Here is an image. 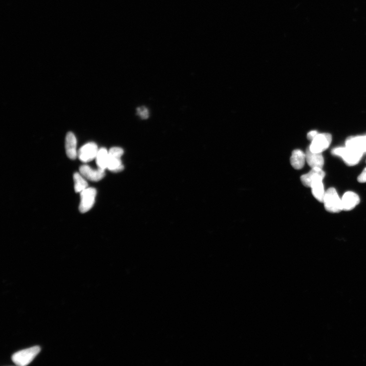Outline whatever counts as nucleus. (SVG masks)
<instances>
[{
	"mask_svg": "<svg viewBox=\"0 0 366 366\" xmlns=\"http://www.w3.org/2000/svg\"><path fill=\"white\" fill-rule=\"evenodd\" d=\"M332 154L342 158L346 165L350 167L357 165L364 154L358 151L346 146L333 149Z\"/></svg>",
	"mask_w": 366,
	"mask_h": 366,
	"instance_id": "obj_1",
	"label": "nucleus"
},
{
	"mask_svg": "<svg viewBox=\"0 0 366 366\" xmlns=\"http://www.w3.org/2000/svg\"><path fill=\"white\" fill-rule=\"evenodd\" d=\"M323 203L325 209L330 213H337L343 210L342 200L334 188L325 192Z\"/></svg>",
	"mask_w": 366,
	"mask_h": 366,
	"instance_id": "obj_2",
	"label": "nucleus"
},
{
	"mask_svg": "<svg viewBox=\"0 0 366 366\" xmlns=\"http://www.w3.org/2000/svg\"><path fill=\"white\" fill-rule=\"evenodd\" d=\"M40 351L41 347L38 346L23 349L14 353L12 356V360L18 366H27L34 360Z\"/></svg>",
	"mask_w": 366,
	"mask_h": 366,
	"instance_id": "obj_3",
	"label": "nucleus"
},
{
	"mask_svg": "<svg viewBox=\"0 0 366 366\" xmlns=\"http://www.w3.org/2000/svg\"><path fill=\"white\" fill-rule=\"evenodd\" d=\"M332 140V136L331 134L319 133L311 141L309 149L313 153H322L329 147Z\"/></svg>",
	"mask_w": 366,
	"mask_h": 366,
	"instance_id": "obj_4",
	"label": "nucleus"
},
{
	"mask_svg": "<svg viewBox=\"0 0 366 366\" xmlns=\"http://www.w3.org/2000/svg\"><path fill=\"white\" fill-rule=\"evenodd\" d=\"M79 210L82 213L90 210L95 203L97 191L95 188L87 187L81 193Z\"/></svg>",
	"mask_w": 366,
	"mask_h": 366,
	"instance_id": "obj_5",
	"label": "nucleus"
},
{
	"mask_svg": "<svg viewBox=\"0 0 366 366\" xmlns=\"http://www.w3.org/2000/svg\"><path fill=\"white\" fill-rule=\"evenodd\" d=\"M98 150L97 145L95 143H87L80 149L78 157L83 162H89L96 159Z\"/></svg>",
	"mask_w": 366,
	"mask_h": 366,
	"instance_id": "obj_6",
	"label": "nucleus"
},
{
	"mask_svg": "<svg viewBox=\"0 0 366 366\" xmlns=\"http://www.w3.org/2000/svg\"><path fill=\"white\" fill-rule=\"evenodd\" d=\"M325 175L322 169L314 168L307 173L302 175L301 177V181L305 186L311 188L314 182L319 180L323 181Z\"/></svg>",
	"mask_w": 366,
	"mask_h": 366,
	"instance_id": "obj_7",
	"label": "nucleus"
},
{
	"mask_svg": "<svg viewBox=\"0 0 366 366\" xmlns=\"http://www.w3.org/2000/svg\"><path fill=\"white\" fill-rule=\"evenodd\" d=\"M80 172L85 178L92 182H98L102 180L106 174L105 170L99 168L94 170L87 165L81 166L80 168Z\"/></svg>",
	"mask_w": 366,
	"mask_h": 366,
	"instance_id": "obj_8",
	"label": "nucleus"
},
{
	"mask_svg": "<svg viewBox=\"0 0 366 366\" xmlns=\"http://www.w3.org/2000/svg\"><path fill=\"white\" fill-rule=\"evenodd\" d=\"M347 147L355 149L364 154L366 153V135L350 136L345 142Z\"/></svg>",
	"mask_w": 366,
	"mask_h": 366,
	"instance_id": "obj_9",
	"label": "nucleus"
},
{
	"mask_svg": "<svg viewBox=\"0 0 366 366\" xmlns=\"http://www.w3.org/2000/svg\"><path fill=\"white\" fill-rule=\"evenodd\" d=\"M77 140L75 135L71 132H68L66 136L65 149L68 157L72 160L78 157Z\"/></svg>",
	"mask_w": 366,
	"mask_h": 366,
	"instance_id": "obj_10",
	"label": "nucleus"
},
{
	"mask_svg": "<svg viewBox=\"0 0 366 366\" xmlns=\"http://www.w3.org/2000/svg\"><path fill=\"white\" fill-rule=\"evenodd\" d=\"M342 204L343 210L348 211L354 209L360 202L359 195L351 192L346 193L343 196Z\"/></svg>",
	"mask_w": 366,
	"mask_h": 366,
	"instance_id": "obj_11",
	"label": "nucleus"
},
{
	"mask_svg": "<svg viewBox=\"0 0 366 366\" xmlns=\"http://www.w3.org/2000/svg\"><path fill=\"white\" fill-rule=\"evenodd\" d=\"M306 161V153L303 151L296 149L293 151L290 162L292 166L296 170H301L304 167Z\"/></svg>",
	"mask_w": 366,
	"mask_h": 366,
	"instance_id": "obj_12",
	"label": "nucleus"
},
{
	"mask_svg": "<svg viewBox=\"0 0 366 366\" xmlns=\"http://www.w3.org/2000/svg\"><path fill=\"white\" fill-rule=\"evenodd\" d=\"M306 161L311 168L322 169L324 165V158L322 153H315L311 152L309 148L306 152Z\"/></svg>",
	"mask_w": 366,
	"mask_h": 366,
	"instance_id": "obj_13",
	"label": "nucleus"
},
{
	"mask_svg": "<svg viewBox=\"0 0 366 366\" xmlns=\"http://www.w3.org/2000/svg\"><path fill=\"white\" fill-rule=\"evenodd\" d=\"M311 188L314 197L320 203H323L325 192L324 190L323 181L319 180L314 182Z\"/></svg>",
	"mask_w": 366,
	"mask_h": 366,
	"instance_id": "obj_14",
	"label": "nucleus"
},
{
	"mask_svg": "<svg viewBox=\"0 0 366 366\" xmlns=\"http://www.w3.org/2000/svg\"><path fill=\"white\" fill-rule=\"evenodd\" d=\"M108 160V152L105 148L99 149L96 157L97 165L98 168L106 170L107 169Z\"/></svg>",
	"mask_w": 366,
	"mask_h": 366,
	"instance_id": "obj_15",
	"label": "nucleus"
},
{
	"mask_svg": "<svg viewBox=\"0 0 366 366\" xmlns=\"http://www.w3.org/2000/svg\"><path fill=\"white\" fill-rule=\"evenodd\" d=\"M74 190L76 193H81L88 187V184L84 176L80 172L74 174Z\"/></svg>",
	"mask_w": 366,
	"mask_h": 366,
	"instance_id": "obj_16",
	"label": "nucleus"
},
{
	"mask_svg": "<svg viewBox=\"0 0 366 366\" xmlns=\"http://www.w3.org/2000/svg\"><path fill=\"white\" fill-rule=\"evenodd\" d=\"M107 169L111 172H118L123 170L124 166L120 158L112 157L108 155Z\"/></svg>",
	"mask_w": 366,
	"mask_h": 366,
	"instance_id": "obj_17",
	"label": "nucleus"
},
{
	"mask_svg": "<svg viewBox=\"0 0 366 366\" xmlns=\"http://www.w3.org/2000/svg\"><path fill=\"white\" fill-rule=\"evenodd\" d=\"M124 153L123 150L118 147H113L108 151V155L112 157L120 158Z\"/></svg>",
	"mask_w": 366,
	"mask_h": 366,
	"instance_id": "obj_18",
	"label": "nucleus"
},
{
	"mask_svg": "<svg viewBox=\"0 0 366 366\" xmlns=\"http://www.w3.org/2000/svg\"><path fill=\"white\" fill-rule=\"evenodd\" d=\"M138 115L142 118L146 119L149 116V112L147 109L144 107L139 108L137 110Z\"/></svg>",
	"mask_w": 366,
	"mask_h": 366,
	"instance_id": "obj_19",
	"label": "nucleus"
},
{
	"mask_svg": "<svg viewBox=\"0 0 366 366\" xmlns=\"http://www.w3.org/2000/svg\"><path fill=\"white\" fill-rule=\"evenodd\" d=\"M358 181L361 183H366V168L364 169L358 178Z\"/></svg>",
	"mask_w": 366,
	"mask_h": 366,
	"instance_id": "obj_20",
	"label": "nucleus"
},
{
	"mask_svg": "<svg viewBox=\"0 0 366 366\" xmlns=\"http://www.w3.org/2000/svg\"><path fill=\"white\" fill-rule=\"evenodd\" d=\"M319 132L317 131L312 130L309 132L307 134V138L308 140L312 141L313 139L316 136Z\"/></svg>",
	"mask_w": 366,
	"mask_h": 366,
	"instance_id": "obj_21",
	"label": "nucleus"
},
{
	"mask_svg": "<svg viewBox=\"0 0 366 366\" xmlns=\"http://www.w3.org/2000/svg\"></svg>",
	"mask_w": 366,
	"mask_h": 366,
	"instance_id": "obj_22",
	"label": "nucleus"
}]
</instances>
